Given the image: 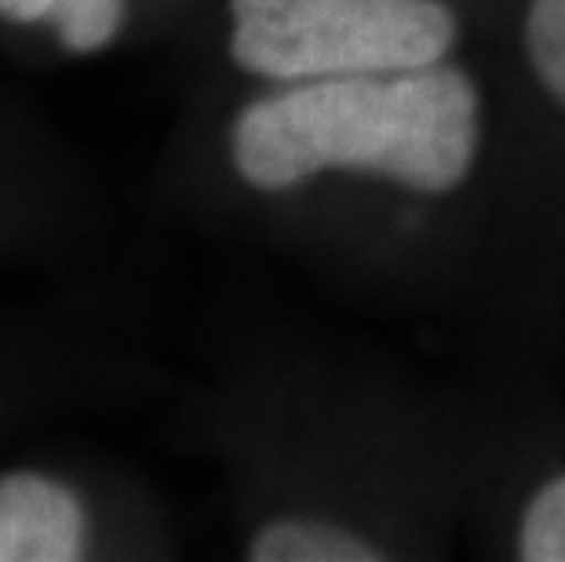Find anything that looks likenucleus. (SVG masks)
<instances>
[{
  "instance_id": "f257e3e1",
  "label": "nucleus",
  "mask_w": 565,
  "mask_h": 562,
  "mask_svg": "<svg viewBox=\"0 0 565 562\" xmlns=\"http://www.w3.org/2000/svg\"><path fill=\"white\" fill-rule=\"evenodd\" d=\"M486 95L445 59L424 70L226 85L190 147V176L231 205H281L329 176L449 198L478 172Z\"/></svg>"
},
{
  "instance_id": "f03ea898",
  "label": "nucleus",
  "mask_w": 565,
  "mask_h": 562,
  "mask_svg": "<svg viewBox=\"0 0 565 562\" xmlns=\"http://www.w3.org/2000/svg\"><path fill=\"white\" fill-rule=\"evenodd\" d=\"M449 0H220L215 59L226 85L424 70L456 55Z\"/></svg>"
},
{
  "instance_id": "7ed1b4c3",
  "label": "nucleus",
  "mask_w": 565,
  "mask_h": 562,
  "mask_svg": "<svg viewBox=\"0 0 565 562\" xmlns=\"http://www.w3.org/2000/svg\"><path fill=\"white\" fill-rule=\"evenodd\" d=\"M168 519L136 478L52 449L0 457V562L164 555Z\"/></svg>"
},
{
  "instance_id": "20e7f679",
  "label": "nucleus",
  "mask_w": 565,
  "mask_h": 562,
  "mask_svg": "<svg viewBox=\"0 0 565 562\" xmlns=\"http://www.w3.org/2000/svg\"><path fill=\"white\" fill-rule=\"evenodd\" d=\"M139 362L63 300L0 296V457L58 416L136 384Z\"/></svg>"
},
{
  "instance_id": "39448f33",
  "label": "nucleus",
  "mask_w": 565,
  "mask_h": 562,
  "mask_svg": "<svg viewBox=\"0 0 565 562\" xmlns=\"http://www.w3.org/2000/svg\"><path fill=\"white\" fill-rule=\"evenodd\" d=\"M95 223V190L70 142L0 85V282L66 259Z\"/></svg>"
},
{
  "instance_id": "423d86ee",
  "label": "nucleus",
  "mask_w": 565,
  "mask_h": 562,
  "mask_svg": "<svg viewBox=\"0 0 565 562\" xmlns=\"http://www.w3.org/2000/svg\"><path fill=\"white\" fill-rule=\"evenodd\" d=\"M190 0H0V55L19 63H77L125 47Z\"/></svg>"
},
{
  "instance_id": "0eeeda50",
  "label": "nucleus",
  "mask_w": 565,
  "mask_h": 562,
  "mask_svg": "<svg viewBox=\"0 0 565 562\" xmlns=\"http://www.w3.org/2000/svg\"><path fill=\"white\" fill-rule=\"evenodd\" d=\"M242 555L248 562H383L391 544L351 519L324 508L292 505L242 522Z\"/></svg>"
},
{
  "instance_id": "6e6552de",
  "label": "nucleus",
  "mask_w": 565,
  "mask_h": 562,
  "mask_svg": "<svg viewBox=\"0 0 565 562\" xmlns=\"http://www.w3.org/2000/svg\"><path fill=\"white\" fill-rule=\"evenodd\" d=\"M519 55L529 85L551 110L565 117V0H525Z\"/></svg>"
},
{
  "instance_id": "1a4fd4ad",
  "label": "nucleus",
  "mask_w": 565,
  "mask_h": 562,
  "mask_svg": "<svg viewBox=\"0 0 565 562\" xmlns=\"http://www.w3.org/2000/svg\"><path fill=\"white\" fill-rule=\"evenodd\" d=\"M511 555L525 562H565V471L529 489L514 519Z\"/></svg>"
}]
</instances>
